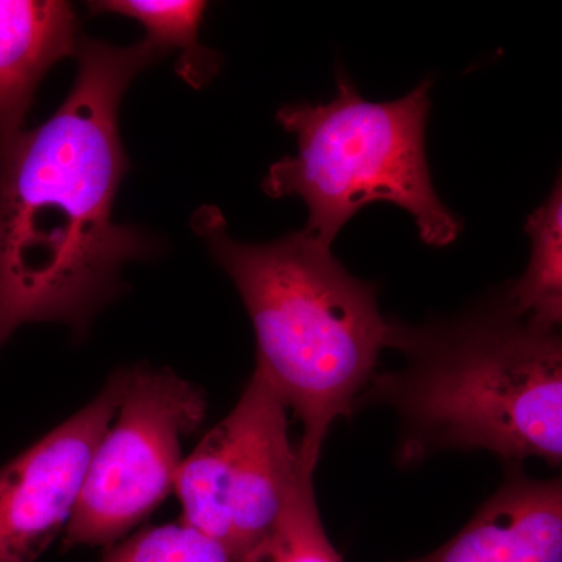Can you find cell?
I'll return each instance as SVG.
<instances>
[{
	"instance_id": "obj_10",
	"label": "cell",
	"mask_w": 562,
	"mask_h": 562,
	"mask_svg": "<svg viewBox=\"0 0 562 562\" xmlns=\"http://www.w3.org/2000/svg\"><path fill=\"white\" fill-rule=\"evenodd\" d=\"M90 14L111 13L139 22L162 57L179 52L176 70L180 79L201 90L221 68L216 52L203 46L199 31L209 3L201 0H95Z\"/></svg>"
},
{
	"instance_id": "obj_2",
	"label": "cell",
	"mask_w": 562,
	"mask_h": 562,
	"mask_svg": "<svg viewBox=\"0 0 562 562\" xmlns=\"http://www.w3.org/2000/svg\"><path fill=\"white\" fill-rule=\"evenodd\" d=\"M390 347L405 353V368L375 373L360 403L401 414L406 461L439 450H487L505 461L561 464L560 330L525 319L505 292L457 319L425 327L394 322Z\"/></svg>"
},
{
	"instance_id": "obj_5",
	"label": "cell",
	"mask_w": 562,
	"mask_h": 562,
	"mask_svg": "<svg viewBox=\"0 0 562 562\" xmlns=\"http://www.w3.org/2000/svg\"><path fill=\"white\" fill-rule=\"evenodd\" d=\"M313 482L292 442L288 408L260 372L235 408L183 458L173 492L181 524L221 543L238 562L280 522Z\"/></svg>"
},
{
	"instance_id": "obj_1",
	"label": "cell",
	"mask_w": 562,
	"mask_h": 562,
	"mask_svg": "<svg viewBox=\"0 0 562 562\" xmlns=\"http://www.w3.org/2000/svg\"><path fill=\"white\" fill-rule=\"evenodd\" d=\"M68 98L0 158V349L21 327L66 325L76 338L120 297L128 262L160 243L114 220L131 168L120 132L125 91L162 55L149 41L81 38Z\"/></svg>"
},
{
	"instance_id": "obj_8",
	"label": "cell",
	"mask_w": 562,
	"mask_h": 562,
	"mask_svg": "<svg viewBox=\"0 0 562 562\" xmlns=\"http://www.w3.org/2000/svg\"><path fill=\"white\" fill-rule=\"evenodd\" d=\"M408 562H562L561 480L513 472L454 538Z\"/></svg>"
},
{
	"instance_id": "obj_13",
	"label": "cell",
	"mask_w": 562,
	"mask_h": 562,
	"mask_svg": "<svg viewBox=\"0 0 562 562\" xmlns=\"http://www.w3.org/2000/svg\"><path fill=\"white\" fill-rule=\"evenodd\" d=\"M102 562H235L227 550L184 524L138 532Z\"/></svg>"
},
{
	"instance_id": "obj_4",
	"label": "cell",
	"mask_w": 562,
	"mask_h": 562,
	"mask_svg": "<svg viewBox=\"0 0 562 562\" xmlns=\"http://www.w3.org/2000/svg\"><path fill=\"white\" fill-rule=\"evenodd\" d=\"M336 80L331 102L279 110L277 121L295 135L299 151L273 162L262 190L272 199L301 198L308 206L303 232L330 249L344 225L379 201L408 211L427 246L457 241L461 221L439 199L425 155L431 80L392 102L364 101L341 69Z\"/></svg>"
},
{
	"instance_id": "obj_3",
	"label": "cell",
	"mask_w": 562,
	"mask_h": 562,
	"mask_svg": "<svg viewBox=\"0 0 562 562\" xmlns=\"http://www.w3.org/2000/svg\"><path fill=\"white\" fill-rule=\"evenodd\" d=\"M192 231L241 295L257 339V366L301 422L303 469L313 473L333 422L350 417L376 373L392 324L376 286L351 277L305 232L277 241H236L216 206H202Z\"/></svg>"
},
{
	"instance_id": "obj_12",
	"label": "cell",
	"mask_w": 562,
	"mask_h": 562,
	"mask_svg": "<svg viewBox=\"0 0 562 562\" xmlns=\"http://www.w3.org/2000/svg\"><path fill=\"white\" fill-rule=\"evenodd\" d=\"M238 562H344L322 525L313 482L299 491L276 528Z\"/></svg>"
},
{
	"instance_id": "obj_6",
	"label": "cell",
	"mask_w": 562,
	"mask_h": 562,
	"mask_svg": "<svg viewBox=\"0 0 562 562\" xmlns=\"http://www.w3.org/2000/svg\"><path fill=\"white\" fill-rule=\"evenodd\" d=\"M201 387L166 368L124 369L117 412L95 447L79 503L65 528L66 549L111 546L168 498L181 443L201 427Z\"/></svg>"
},
{
	"instance_id": "obj_7",
	"label": "cell",
	"mask_w": 562,
	"mask_h": 562,
	"mask_svg": "<svg viewBox=\"0 0 562 562\" xmlns=\"http://www.w3.org/2000/svg\"><path fill=\"white\" fill-rule=\"evenodd\" d=\"M122 387L124 369L80 412L0 468V562H36L65 530Z\"/></svg>"
},
{
	"instance_id": "obj_11",
	"label": "cell",
	"mask_w": 562,
	"mask_h": 562,
	"mask_svg": "<svg viewBox=\"0 0 562 562\" xmlns=\"http://www.w3.org/2000/svg\"><path fill=\"white\" fill-rule=\"evenodd\" d=\"M530 262L516 283L508 284L506 297L525 319L538 327L560 330L562 321V183L528 217Z\"/></svg>"
},
{
	"instance_id": "obj_9",
	"label": "cell",
	"mask_w": 562,
	"mask_h": 562,
	"mask_svg": "<svg viewBox=\"0 0 562 562\" xmlns=\"http://www.w3.org/2000/svg\"><path fill=\"white\" fill-rule=\"evenodd\" d=\"M79 43L69 2L0 0V158L24 131L41 81Z\"/></svg>"
}]
</instances>
